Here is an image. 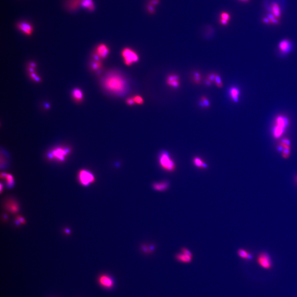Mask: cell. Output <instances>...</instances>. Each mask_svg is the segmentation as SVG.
I'll use <instances>...</instances> for the list:
<instances>
[{
  "label": "cell",
  "instance_id": "45",
  "mask_svg": "<svg viewBox=\"0 0 297 297\" xmlns=\"http://www.w3.org/2000/svg\"><path fill=\"white\" fill-rule=\"evenodd\" d=\"M296 179H297V177Z\"/></svg>",
  "mask_w": 297,
  "mask_h": 297
},
{
  "label": "cell",
  "instance_id": "30",
  "mask_svg": "<svg viewBox=\"0 0 297 297\" xmlns=\"http://www.w3.org/2000/svg\"><path fill=\"white\" fill-rule=\"evenodd\" d=\"M22 25H23V27L24 28H27L28 30L30 31L31 32H32L33 30V27L32 26L31 24L30 23H27V22H23L21 23H19Z\"/></svg>",
  "mask_w": 297,
  "mask_h": 297
},
{
  "label": "cell",
  "instance_id": "36",
  "mask_svg": "<svg viewBox=\"0 0 297 297\" xmlns=\"http://www.w3.org/2000/svg\"><path fill=\"white\" fill-rule=\"evenodd\" d=\"M17 219H18V221H19V222L20 223H21L23 224L25 223V220L24 218H23L22 217L18 216L17 217Z\"/></svg>",
  "mask_w": 297,
  "mask_h": 297
},
{
  "label": "cell",
  "instance_id": "7",
  "mask_svg": "<svg viewBox=\"0 0 297 297\" xmlns=\"http://www.w3.org/2000/svg\"><path fill=\"white\" fill-rule=\"evenodd\" d=\"M98 282L100 285L107 290L112 289L114 286V281L112 277L108 274H102L98 277Z\"/></svg>",
  "mask_w": 297,
  "mask_h": 297
},
{
  "label": "cell",
  "instance_id": "33",
  "mask_svg": "<svg viewBox=\"0 0 297 297\" xmlns=\"http://www.w3.org/2000/svg\"><path fill=\"white\" fill-rule=\"evenodd\" d=\"M215 76H216V74L215 73H210L207 76L206 78H207L208 79L210 80L212 83H214L215 82Z\"/></svg>",
  "mask_w": 297,
  "mask_h": 297
},
{
  "label": "cell",
  "instance_id": "25",
  "mask_svg": "<svg viewBox=\"0 0 297 297\" xmlns=\"http://www.w3.org/2000/svg\"><path fill=\"white\" fill-rule=\"evenodd\" d=\"M5 178L6 180L7 185L10 187H12L14 184V178L13 176L10 174H6Z\"/></svg>",
  "mask_w": 297,
  "mask_h": 297
},
{
  "label": "cell",
  "instance_id": "27",
  "mask_svg": "<svg viewBox=\"0 0 297 297\" xmlns=\"http://www.w3.org/2000/svg\"><path fill=\"white\" fill-rule=\"evenodd\" d=\"M146 10L147 13H148L149 14L151 15L155 14V12H156L155 7L151 6V5L148 4V3H146Z\"/></svg>",
  "mask_w": 297,
  "mask_h": 297
},
{
  "label": "cell",
  "instance_id": "43",
  "mask_svg": "<svg viewBox=\"0 0 297 297\" xmlns=\"http://www.w3.org/2000/svg\"><path fill=\"white\" fill-rule=\"evenodd\" d=\"M3 188V187H2V184H1V192H2V189H3V188Z\"/></svg>",
  "mask_w": 297,
  "mask_h": 297
},
{
  "label": "cell",
  "instance_id": "6",
  "mask_svg": "<svg viewBox=\"0 0 297 297\" xmlns=\"http://www.w3.org/2000/svg\"><path fill=\"white\" fill-rule=\"evenodd\" d=\"M257 261L258 264L265 269H269L272 267L271 257L267 252H260L257 256Z\"/></svg>",
  "mask_w": 297,
  "mask_h": 297
},
{
  "label": "cell",
  "instance_id": "23",
  "mask_svg": "<svg viewBox=\"0 0 297 297\" xmlns=\"http://www.w3.org/2000/svg\"><path fill=\"white\" fill-rule=\"evenodd\" d=\"M102 66V64L100 60H95L94 61L92 62L91 65V69L93 71H97L100 70Z\"/></svg>",
  "mask_w": 297,
  "mask_h": 297
},
{
  "label": "cell",
  "instance_id": "32",
  "mask_svg": "<svg viewBox=\"0 0 297 297\" xmlns=\"http://www.w3.org/2000/svg\"><path fill=\"white\" fill-rule=\"evenodd\" d=\"M160 3V0H149L147 3L156 7Z\"/></svg>",
  "mask_w": 297,
  "mask_h": 297
},
{
  "label": "cell",
  "instance_id": "15",
  "mask_svg": "<svg viewBox=\"0 0 297 297\" xmlns=\"http://www.w3.org/2000/svg\"><path fill=\"white\" fill-rule=\"evenodd\" d=\"M82 0H69L67 3V7L70 11H76L78 9L81 4Z\"/></svg>",
  "mask_w": 297,
  "mask_h": 297
},
{
  "label": "cell",
  "instance_id": "41",
  "mask_svg": "<svg viewBox=\"0 0 297 297\" xmlns=\"http://www.w3.org/2000/svg\"><path fill=\"white\" fill-rule=\"evenodd\" d=\"M33 80H34V81H35L36 82H40L41 81V78H40L38 76H37L35 78H34Z\"/></svg>",
  "mask_w": 297,
  "mask_h": 297
},
{
  "label": "cell",
  "instance_id": "19",
  "mask_svg": "<svg viewBox=\"0 0 297 297\" xmlns=\"http://www.w3.org/2000/svg\"><path fill=\"white\" fill-rule=\"evenodd\" d=\"M6 207L13 214L17 213L19 210V207L16 202L12 201L7 203Z\"/></svg>",
  "mask_w": 297,
  "mask_h": 297
},
{
  "label": "cell",
  "instance_id": "38",
  "mask_svg": "<svg viewBox=\"0 0 297 297\" xmlns=\"http://www.w3.org/2000/svg\"><path fill=\"white\" fill-rule=\"evenodd\" d=\"M220 23H221L222 25L224 26L227 25L228 23V21L222 19H220Z\"/></svg>",
  "mask_w": 297,
  "mask_h": 297
},
{
  "label": "cell",
  "instance_id": "3",
  "mask_svg": "<svg viewBox=\"0 0 297 297\" xmlns=\"http://www.w3.org/2000/svg\"><path fill=\"white\" fill-rule=\"evenodd\" d=\"M276 125L273 130V135L275 138H279L284 132L288 125V120L286 117L278 116L276 119Z\"/></svg>",
  "mask_w": 297,
  "mask_h": 297
},
{
  "label": "cell",
  "instance_id": "4",
  "mask_svg": "<svg viewBox=\"0 0 297 297\" xmlns=\"http://www.w3.org/2000/svg\"><path fill=\"white\" fill-rule=\"evenodd\" d=\"M121 55L124 62L127 66H130L139 60L138 55L132 49L129 48L124 49L122 51Z\"/></svg>",
  "mask_w": 297,
  "mask_h": 297
},
{
  "label": "cell",
  "instance_id": "44",
  "mask_svg": "<svg viewBox=\"0 0 297 297\" xmlns=\"http://www.w3.org/2000/svg\"><path fill=\"white\" fill-rule=\"evenodd\" d=\"M242 1H246V0H242Z\"/></svg>",
  "mask_w": 297,
  "mask_h": 297
},
{
  "label": "cell",
  "instance_id": "35",
  "mask_svg": "<svg viewBox=\"0 0 297 297\" xmlns=\"http://www.w3.org/2000/svg\"><path fill=\"white\" fill-rule=\"evenodd\" d=\"M126 103L129 105L132 106L134 105V104H135V102L134 101V97H130L127 99L126 101Z\"/></svg>",
  "mask_w": 297,
  "mask_h": 297
},
{
  "label": "cell",
  "instance_id": "13",
  "mask_svg": "<svg viewBox=\"0 0 297 297\" xmlns=\"http://www.w3.org/2000/svg\"><path fill=\"white\" fill-rule=\"evenodd\" d=\"M169 186V184L168 182L166 181L155 183L153 185V187L154 189L160 192L166 191L168 188Z\"/></svg>",
  "mask_w": 297,
  "mask_h": 297
},
{
  "label": "cell",
  "instance_id": "42",
  "mask_svg": "<svg viewBox=\"0 0 297 297\" xmlns=\"http://www.w3.org/2000/svg\"><path fill=\"white\" fill-rule=\"evenodd\" d=\"M28 71H29V72H30V73H31L35 72V69L34 68L29 67V68H28Z\"/></svg>",
  "mask_w": 297,
  "mask_h": 297
},
{
  "label": "cell",
  "instance_id": "1",
  "mask_svg": "<svg viewBox=\"0 0 297 297\" xmlns=\"http://www.w3.org/2000/svg\"><path fill=\"white\" fill-rule=\"evenodd\" d=\"M103 85L106 89L116 95H122L127 90L126 81L117 73H110L107 75L103 80Z\"/></svg>",
  "mask_w": 297,
  "mask_h": 297
},
{
  "label": "cell",
  "instance_id": "16",
  "mask_svg": "<svg viewBox=\"0 0 297 297\" xmlns=\"http://www.w3.org/2000/svg\"><path fill=\"white\" fill-rule=\"evenodd\" d=\"M72 96L74 99L78 103L82 101L83 98L82 91L81 89L78 88H75L73 91Z\"/></svg>",
  "mask_w": 297,
  "mask_h": 297
},
{
  "label": "cell",
  "instance_id": "11",
  "mask_svg": "<svg viewBox=\"0 0 297 297\" xmlns=\"http://www.w3.org/2000/svg\"><path fill=\"white\" fill-rule=\"evenodd\" d=\"M240 92V90L236 87H231L229 90V95L230 98L234 103H239Z\"/></svg>",
  "mask_w": 297,
  "mask_h": 297
},
{
  "label": "cell",
  "instance_id": "37",
  "mask_svg": "<svg viewBox=\"0 0 297 297\" xmlns=\"http://www.w3.org/2000/svg\"><path fill=\"white\" fill-rule=\"evenodd\" d=\"M213 83L211 81H210V80L206 78L205 80V83L206 86H211Z\"/></svg>",
  "mask_w": 297,
  "mask_h": 297
},
{
  "label": "cell",
  "instance_id": "34",
  "mask_svg": "<svg viewBox=\"0 0 297 297\" xmlns=\"http://www.w3.org/2000/svg\"><path fill=\"white\" fill-rule=\"evenodd\" d=\"M221 19H225L228 21L230 19V17L228 13H222L221 15Z\"/></svg>",
  "mask_w": 297,
  "mask_h": 297
},
{
  "label": "cell",
  "instance_id": "40",
  "mask_svg": "<svg viewBox=\"0 0 297 297\" xmlns=\"http://www.w3.org/2000/svg\"><path fill=\"white\" fill-rule=\"evenodd\" d=\"M37 76V74L35 72L31 73L30 74V77L32 79H34V78H35Z\"/></svg>",
  "mask_w": 297,
  "mask_h": 297
},
{
  "label": "cell",
  "instance_id": "12",
  "mask_svg": "<svg viewBox=\"0 0 297 297\" xmlns=\"http://www.w3.org/2000/svg\"><path fill=\"white\" fill-rule=\"evenodd\" d=\"M175 257L178 262L183 263H189L192 262L193 257L181 252L176 254Z\"/></svg>",
  "mask_w": 297,
  "mask_h": 297
},
{
  "label": "cell",
  "instance_id": "28",
  "mask_svg": "<svg viewBox=\"0 0 297 297\" xmlns=\"http://www.w3.org/2000/svg\"><path fill=\"white\" fill-rule=\"evenodd\" d=\"M200 100L204 103L205 108H208L210 107V102L207 97H206V96H202Z\"/></svg>",
  "mask_w": 297,
  "mask_h": 297
},
{
  "label": "cell",
  "instance_id": "20",
  "mask_svg": "<svg viewBox=\"0 0 297 297\" xmlns=\"http://www.w3.org/2000/svg\"><path fill=\"white\" fill-rule=\"evenodd\" d=\"M238 255L241 258L245 260H251L252 258V255L244 249H240L237 251Z\"/></svg>",
  "mask_w": 297,
  "mask_h": 297
},
{
  "label": "cell",
  "instance_id": "22",
  "mask_svg": "<svg viewBox=\"0 0 297 297\" xmlns=\"http://www.w3.org/2000/svg\"><path fill=\"white\" fill-rule=\"evenodd\" d=\"M192 78H193V82H194L196 84H200L201 83L202 81L201 74L198 71H194L193 74Z\"/></svg>",
  "mask_w": 297,
  "mask_h": 297
},
{
  "label": "cell",
  "instance_id": "10",
  "mask_svg": "<svg viewBox=\"0 0 297 297\" xmlns=\"http://www.w3.org/2000/svg\"><path fill=\"white\" fill-rule=\"evenodd\" d=\"M109 53V49L106 45L101 44L96 48L95 54L100 59H104L107 57Z\"/></svg>",
  "mask_w": 297,
  "mask_h": 297
},
{
  "label": "cell",
  "instance_id": "18",
  "mask_svg": "<svg viewBox=\"0 0 297 297\" xmlns=\"http://www.w3.org/2000/svg\"><path fill=\"white\" fill-rule=\"evenodd\" d=\"M193 164L198 168L206 169L208 167V165L199 157H194L193 160Z\"/></svg>",
  "mask_w": 297,
  "mask_h": 297
},
{
  "label": "cell",
  "instance_id": "31",
  "mask_svg": "<svg viewBox=\"0 0 297 297\" xmlns=\"http://www.w3.org/2000/svg\"><path fill=\"white\" fill-rule=\"evenodd\" d=\"M181 252L182 253L188 255V256H192L193 257V255H192V252L189 251L188 249L186 248L183 247L181 249Z\"/></svg>",
  "mask_w": 297,
  "mask_h": 297
},
{
  "label": "cell",
  "instance_id": "26",
  "mask_svg": "<svg viewBox=\"0 0 297 297\" xmlns=\"http://www.w3.org/2000/svg\"><path fill=\"white\" fill-rule=\"evenodd\" d=\"M17 27H18V29H19L21 31H22L24 33V34H26L27 35L30 36L31 35L32 32H31L30 31L28 30L27 28H24V27H23V25H22L20 23H19V24H17Z\"/></svg>",
  "mask_w": 297,
  "mask_h": 297
},
{
  "label": "cell",
  "instance_id": "29",
  "mask_svg": "<svg viewBox=\"0 0 297 297\" xmlns=\"http://www.w3.org/2000/svg\"><path fill=\"white\" fill-rule=\"evenodd\" d=\"M134 101L135 104H142L144 103V100L142 97L140 95H136L134 97Z\"/></svg>",
  "mask_w": 297,
  "mask_h": 297
},
{
  "label": "cell",
  "instance_id": "39",
  "mask_svg": "<svg viewBox=\"0 0 297 297\" xmlns=\"http://www.w3.org/2000/svg\"><path fill=\"white\" fill-rule=\"evenodd\" d=\"M36 64L35 62H31L29 63V67L34 68H35L36 67Z\"/></svg>",
  "mask_w": 297,
  "mask_h": 297
},
{
  "label": "cell",
  "instance_id": "2",
  "mask_svg": "<svg viewBox=\"0 0 297 297\" xmlns=\"http://www.w3.org/2000/svg\"><path fill=\"white\" fill-rule=\"evenodd\" d=\"M159 161L161 168L168 172H173L176 169V164L171 158L169 153L166 151H163L160 153Z\"/></svg>",
  "mask_w": 297,
  "mask_h": 297
},
{
  "label": "cell",
  "instance_id": "14",
  "mask_svg": "<svg viewBox=\"0 0 297 297\" xmlns=\"http://www.w3.org/2000/svg\"><path fill=\"white\" fill-rule=\"evenodd\" d=\"M68 151L62 148H57L53 151V156L60 160H63Z\"/></svg>",
  "mask_w": 297,
  "mask_h": 297
},
{
  "label": "cell",
  "instance_id": "8",
  "mask_svg": "<svg viewBox=\"0 0 297 297\" xmlns=\"http://www.w3.org/2000/svg\"><path fill=\"white\" fill-rule=\"evenodd\" d=\"M166 83L168 86L174 88H178L180 85V78L176 74H171L168 76L166 79Z\"/></svg>",
  "mask_w": 297,
  "mask_h": 297
},
{
  "label": "cell",
  "instance_id": "24",
  "mask_svg": "<svg viewBox=\"0 0 297 297\" xmlns=\"http://www.w3.org/2000/svg\"><path fill=\"white\" fill-rule=\"evenodd\" d=\"M214 83H215L217 87H219V88H222L223 86L221 76L219 74H216Z\"/></svg>",
  "mask_w": 297,
  "mask_h": 297
},
{
  "label": "cell",
  "instance_id": "21",
  "mask_svg": "<svg viewBox=\"0 0 297 297\" xmlns=\"http://www.w3.org/2000/svg\"><path fill=\"white\" fill-rule=\"evenodd\" d=\"M271 10L274 16L276 18H278L281 16V9L277 3H273L271 7Z\"/></svg>",
  "mask_w": 297,
  "mask_h": 297
},
{
  "label": "cell",
  "instance_id": "17",
  "mask_svg": "<svg viewBox=\"0 0 297 297\" xmlns=\"http://www.w3.org/2000/svg\"><path fill=\"white\" fill-rule=\"evenodd\" d=\"M81 5L91 12L93 11L95 8L93 0H82Z\"/></svg>",
  "mask_w": 297,
  "mask_h": 297
},
{
  "label": "cell",
  "instance_id": "5",
  "mask_svg": "<svg viewBox=\"0 0 297 297\" xmlns=\"http://www.w3.org/2000/svg\"><path fill=\"white\" fill-rule=\"evenodd\" d=\"M78 179L81 185L86 186L93 183L95 180L93 174L85 170H81L79 172Z\"/></svg>",
  "mask_w": 297,
  "mask_h": 297
},
{
  "label": "cell",
  "instance_id": "9",
  "mask_svg": "<svg viewBox=\"0 0 297 297\" xmlns=\"http://www.w3.org/2000/svg\"><path fill=\"white\" fill-rule=\"evenodd\" d=\"M278 49L281 53L288 54L290 52L291 50V43L288 39H283L278 44Z\"/></svg>",
  "mask_w": 297,
  "mask_h": 297
}]
</instances>
